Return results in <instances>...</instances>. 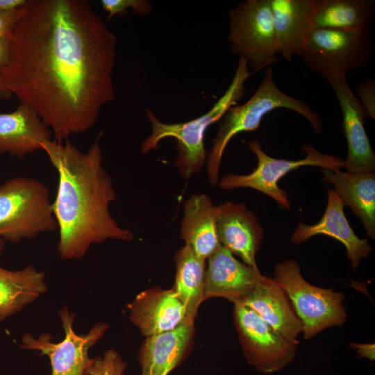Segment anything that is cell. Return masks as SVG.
I'll return each instance as SVG.
<instances>
[{
	"mask_svg": "<svg viewBox=\"0 0 375 375\" xmlns=\"http://www.w3.org/2000/svg\"><path fill=\"white\" fill-rule=\"evenodd\" d=\"M6 88L63 142L115 99L117 38L87 0H26L18 8Z\"/></svg>",
	"mask_w": 375,
	"mask_h": 375,
	"instance_id": "obj_1",
	"label": "cell"
},
{
	"mask_svg": "<svg viewBox=\"0 0 375 375\" xmlns=\"http://www.w3.org/2000/svg\"><path fill=\"white\" fill-rule=\"evenodd\" d=\"M99 133L86 152L69 141L54 140L42 144V150L56 169L58 183L52 203L61 258L77 259L94 244L107 240H133V234L121 227L110 212L116 199L110 176L103 165Z\"/></svg>",
	"mask_w": 375,
	"mask_h": 375,
	"instance_id": "obj_2",
	"label": "cell"
},
{
	"mask_svg": "<svg viewBox=\"0 0 375 375\" xmlns=\"http://www.w3.org/2000/svg\"><path fill=\"white\" fill-rule=\"evenodd\" d=\"M254 72L249 71L244 59L239 58L234 76L224 94L207 112L190 121L163 123L147 108L146 115L151 126V133L142 142L141 153L146 154L156 149L162 139L173 138L177 141V156L174 164L181 176L189 179L197 174L207 162L208 153L204 145L207 128L220 120L230 108L236 106L244 95L246 81Z\"/></svg>",
	"mask_w": 375,
	"mask_h": 375,
	"instance_id": "obj_3",
	"label": "cell"
},
{
	"mask_svg": "<svg viewBox=\"0 0 375 375\" xmlns=\"http://www.w3.org/2000/svg\"><path fill=\"white\" fill-rule=\"evenodd\" d=\"M277 108L296 112L308 121L316 133L322 132L321 116L305 101L281 90L274 81L273 69L268 67L262 83L252 97L244 104L230 108L221 119L207 157V174L211 185L218 183L222 156L230 140L238 133L256 130L264 116Z\"/></svg>",
	"mask_w": 375,
	"mask_h": 375,
	"instance_id": "obj_4",
	"label": "cell"
},
{
	"mask_svg": "<svg viewBox=\"0 0 375 375\" xmlns=\"http://www.w3.org/2000/svg\"><path fill=\"white\" fill-rule=\"evenodd\" d=\"M58 228L48 188L26 176L0 185V238L12 243Z\"/></svg>",
	"mask_w": 375,
	"mask_h": 375,
	"instance_id": "obj_5",
	"label": "cell"
},
{
	"mask_svg": "<svg viewBox=\"0 0 375 375\" xmlns=\"http://www.w3.org/2000/svg\"><path fill=\"white\" fill-rule=\"evenodd\" d=\"M274 276L303 325L305 340L312 339L326 328L341 326L346 322L344 294L309 283L295 260L288 259L276 264Z\"/></svg>",
	"mask_w": 375,
	"mask_h": 375,
	"instance_id": "obj_6",
	"label": "cell"
},
{
	"mask_svg": "<svg viewBox=\"0 0 375 375\" xmlns=\"http://www.w3.org/2000/svg\"><path fill=\"white\" fill-rule=\"evenodd\" d=\"M373 49L370 29H314L301 57L310 71L328 81L365 67Z\"/></svg>",
	"mask_w": 375,
	"mask_h": 375,
	"instance_id": "obj_7",
	"label": "cell"
},
{
	"mask_svg": "<svg viewBox=\"0 0 375 375\" xmlns=\"http://www.w3.org/2000/svg\"><path fill=\"white\" fill-rule=\"evenodd\" d=\"M231 52L256 72L278 54L270 0H244L228 12Z\"/></svg>",
	"mask_w": 375,
	"mask_h": 375,
	"instance_id": "obj_8",
	"label": "cell"
},
{
	"mask_svg": "<svg viewBox=\"0 0 375 375\" xmlns=\"http://www.w3.org/2000/svg\"><path fill=\"white\" fill-rule=\"evenodd\" d=\"M247 146L257 158V167L248 174L224 175L220 180L219 187L226 190L239 188L256 190L274 199L287 210L291 206L288 194L279 188L278 183L288 173L303 166H317L331 170L344 167V160L334 155L323 153L310 144L302 146L306 156L298 160L270 157L262 150L260 141L256 139L249 141Z\"/></svg>",
	"mask_w": 375,
	"mask_h": 375,
	"instance_id": "obj_9",
	"label": "cell"
},
{
	"mask_svg": "<svg viewBox=\"0 0 375 375\" xmlns=\"http://www.w3.org/2000/svg\"><path fill=\"white\" fill-rule=\"evenodd\" d=\"M233 318L244 356L257 372L272 374L293 362L299 342L286 339L241 303H234Z\"/></svg>",
	"mask_w": 375,
	"mask_h": 375,
	"instance_id": "obj_10",
	"label": "cell"
},
{
	"mask_svg": "<svg viewBox=\"0 0 375 375\" xmlns=\"http://www.w3.org/2000/svg\"><path fill=\"white\" fill-rule=\"evenodd\" d=\"M58 314L65 331V338L60 342L51 341L48 333H42L35 338L31 333L22 338L21 348L37 350L40 354L49 357L51 367V375H85L91 362L88 351L104 335L108 326L97 323L86 334L78 335L74 331L75 315L64 306Z\"/></svg>",
	"mask_w": 375,
	"mask_h": 375,
	"instance_id": "obj_11",
	"label": "cell"
},
{
	"mask_svg": "<svg viewBox=\"0 0 375 375\" xmlns=\"http://www.w3.org/2000/svg\"><path fill=\"white\" fill-rule=\"evenodd\" d=\"M335 94L343 117V129L347 144L344 168L350 173L374 172L375 154L367 137L363 107L351 91L347 77L327 81Z\"/></svg>",
	"mask_w": 375,
	"mask_h": 375,
	"instance_id": "obj_12",
	"label": "cell"
},
{
	"mask_svg": "<svg viewBox=\"0 0 375 375\" xmlns=\"http://www.w3.org/2000/svg\"><path fill=\"white\" fill-rule=\"evenodd\" d=\"M344 204L333 189L327 188V204L323 216L316 224L301 222L293 231L290 241L295 245L317 235H325L341 242L347 250L352 272H356L363 258L369 256L373 248L367 238H359L350 226L344 211Z\"/></svg>",
	"mask_w": 375,
	"mask_h": 375,
	"instance_id": "obj_13",
	"label": "cell"
},
{
	"mask_svg": "<svg viewBox=\"0 0 375 375\" xmlns=\"http://www.w3.org/2000/svg\"><path fill=\"white\" fill-rule=\"evenodd\" d=\"M217 229L221 244L246 265L258 268L256 255L263 238L257 217L245 203L227 201L216 206Z\"/></svg>",
	"mask_w": 375,
	"mask_h": 375,
	"instance_id": "obj_14",
	"label": "cell"
},
{
	"mask_svg": "<svg viewBox=\"0 0 375 375\" xmlns=\"http://www.w3.org/2000/svg\"><path fill=\"white\" fill-rule=\"evenodd\" d=\"M207 260L203 300L217 297L238 303L263 277L258 268L240 262L222 245Z\"/></svg>",
	"mask_w": 375,
	"mask_h": 375,
	"instance_id": "obj_15",
	"label": "cell"
},
{
	"mask_svg": "<svg viewBox=\"0 0 375 375\" xmlns=\"http://www.w3.org/2000/svg\"><path fill=\"white\" fill-rule=\"evenodd\" d=\"M131 322L146 337L173 330L186 322L185 307L173 289L152 288L138 294L127 305Z\"/></svg>",
	"mask_w": 375,
	"mask_h": 375,
	"instance_id": "obj_16",
	"label": "cell"
},
{
	"mask_svg": "<svg viewBox=\"0 0 375 375\" xmlns=\"http://www.w3.org/2000/svg\"><path fill=\"white\" fill-rule=\"evenodd\" d=\"M238 303L253 310L286 339L299 342L297 337L303 332V325L286 294L274 278L263 276Z\"/></svg>",
	"mask_w": 375,
	"mask_h": 375,
	"instance_id": "obj_17",
	"label": "cell"
},
{
	"mask_svg": "<svg viewBox=\"0 0 375 375\" xmlns=\"http://www.w3.org/2000/svg\"><path fill=\"white\" fill-rule=\"evenodd\" d=\"M278 53L301 56L312 31L313 0H270Z\"/></svg>",
	"mask_w": 375,
	"mask_h": 375,
	"instance_id": "obj_18",
	"label": "cell"
},
{
	"mask_svg": "<svg viewBox=\"0 0 375 375\" xmlns=\"http://www.w3.org/2000/svg\"><path fill=\"white\" fill-rule=\"evenodd\" d=\"M52 138L51 130L27 104L20 103L14 111L0 113V155L23 159L42 150V144Z\"/></svg>",
	"mask_w": 375,
	"mask_h": 375,
	"instance_id": "obj_19",
	"label": "cell"
},
{
	"mask_svg": "<svg viewBox=\"0 0 375 375\" xmlns=\"http://www.w3.org/2000/svg\"><path fill=\"white\" fill-rule=\"evenodd\" d=\"M194 322L147 337L138 354L141 375H168L183 360L193 335Z\"/></svg>",
	"mask_w": 375,
	"mask_h": 375,
	"instance_id": "obj_20",
	"label": "cell"
},
{
	"mask_svg": "<svg viewBox=\"0 0 375 375\" xmlns=\"http://www.w3.org/2000/svg\"><path fill=\"white\" fill-rule=\"evenodd\" d=\"M322 181L332 184L344 206L360 218L367 238H375V174L321 168Z\"/></svg>",
	"mask_w": 375,
	"mask_h": 375,
	"instance_id": "obj_21",
	"label": "cell"
},
{
	"mask_svg": "<svg viewBox=\"0 0 375 375\" xmlns=\"http://www.w3.org/2000/svg\"><path fill=\"white\" fill-rule=\"evenodd\" d=\"M181 238L206 260L222 245L217 229L216 206L208 195L194 194L184 203Z\"/></svg>",
	"mask_w": 375,
	"mask_h": 375,
	"instance_id": "obj_22",
	"label": "cell"
},
{
	"mask_svg": "<svg viewBox=\"0 0 375 375\" xmlns=\"http://www.w3.org/2000/svg\"><path fill=\"white\" fill-rule=\"evenodd\" d=\"M45 274L32 265L11 271L0 267V322L45 293Z\"/></svg>",
	"mask_w": 375,
	"mask_h": 375,
	"instance_id": "obj_23",
	"label": "cell"
},
{
	"mask_svg": "<svg viewBox=\"0 0 375 375\" xmlns=\"http://www.w3.org/2000/svg\"><path fill=\"white\" fill-rule=\"evenodd\" d=\"M374 0H313L314 29H370Z\"/></svg>",
	"mask_w": 375,
	"mask_h": 375,
	"instance_id": "obj_24",
	"label": "cell"
},
{
	"mask_svg": "<svg viewBox=\"0 0 375 375\" xmlns=\"http://www.w3.org/2000/svg\"><path fill=\"white\" fill-rule=\"evenodd\" d=\"M174 261L176 276L172 289L185 307L188 317L194 321L203 301L206 260L185 244L176 252Z\"/></svg>",
	"mask_w": 375,
	"mask_h": 375,
	"instance_id": "obj_25",
	"label": "cell"
},
{
	"mask_svg": "<svg viewBox=\"0 0 375 375\" xmlns=\"http://www.w3.org/2000/svg\"><path fill=\"white\" fill-rule=\"evenodd\" d=\"M127 362L113 349H108L103 356L92 358L85 375H124Z\"/></svg>",
	"mask_w": 375,
	"mask_h": 375,
	"instance_id": "obj_26",
	"label": "cell"
},
{
	"mask_svg": "<svg viewBox=\"0 0 375 375\" xmlns=\"http://www.w3.org/2000/svg\"><path fill=\"white\" fill-rule=\"evenodd\" d=\"M102 8L107 13V20L116 15L126 14L129 8L133 14L145 17L153 10L152 4L147 0H101Z\"/></svg>",
	"mask_w": 375,
	"mask_h": 375,
	"instance_id": "obj_27",
	"label": "cell"
},
{
	"mask_svg": "<svg viewBox=\"0 0 375 375\" xmlns=\"http://www.w3.org/2000/svg\"><path fill=\"white\" fill-rule=\"evenodd\" d=\"M358 99L361 103L367 117L375 119V81L369 78L357 87Z\"/></svg>",
	"mask_w": 375,
	"mask_h": 375,
	"instance_id": "obj_28",
	"label": "cell"
},
{
	"mask_svg": "<svg viewBox=\"0 0 375 375\" xmlns=\"http://www.w3.org/2000/svg\"><path fill=\"white\" fill-rule=\"evenodd\" d=\"M17 10L0 9V36L11 38L17 17Z\"/></svg>",
	"mask_w": 375,
	"mask_h": 375,
	"instance_id": "obj_29",
	"label": "cell"
},
{
	"mask_svg": "<svg viewBox=\"0 0 375 375\" xmlns=\"http://www.w3.org/2000/svg\"><path fill=\"white\" fill-rule=\"evenodd\" d=\"M10 59V38L0 36V72L9 65Z\"/></svg>",
	"mask_w": 375,
	"mask_h": 375,
	"instance_id": "obj_30",
	"label": "cell"
},
{
	"mask_svg": "<svg viewBox=\"0 0 375 375\" xmlns=\"http://www.w3.org/2000/svg\"><path fill=\"white\" fill-rule=\"evenodd\" d=\"M349 346L355 349L356 353L361 358H366L371 361L375 360V344H359L351 342Z\"/></svg>",
	"mask_w": 375,
	"mask_h": 375,
	"instance_id": "obj_31",
	"label": "cell"
},
{
	"mask_svg": "<svg viewBox=\"0 0 375 375\" xmlns=\"http://www.w3.org/2000/svg\"><path fill=\"white\" fill-rule=\"evenodd\" d=\"M26 0H0V9L12 10L21 7Z\"/></svg>",
	"mask_w": 375,
	"mask_h": 375,
	"instance_id": "obj_32",
	"label": "cell"
},
{
	"mask_svg": "<svg viewBox=\"0 0 375 375\" xmlns=\"http://www.w3.org/2000/svg\"><path fill=\"white\" fill-rule=\"evenodd\" d=\"M12 97V94L4 85L0 74V100H8Z\"/></svg>",
	"mask_w": 375,
	"mask_h": 375,
	"instance_id": "obj_33",
	"label": "cell"
},
{
	"mask_svg": "<svg viewBox=\"0 0 375 375\" xmlns=\"http://www.w3.org/2000/svg\"><path fill=\"white\" fill-rule=\"evenodd\" d=\"M4 247L3 240L0 238V254L2 253Z\"/></svg>",
	"mask_w": 375,
	"mask_h": 375,
	"instance_id": "obj_34",
	"label": "cell"
}]
</instances>
